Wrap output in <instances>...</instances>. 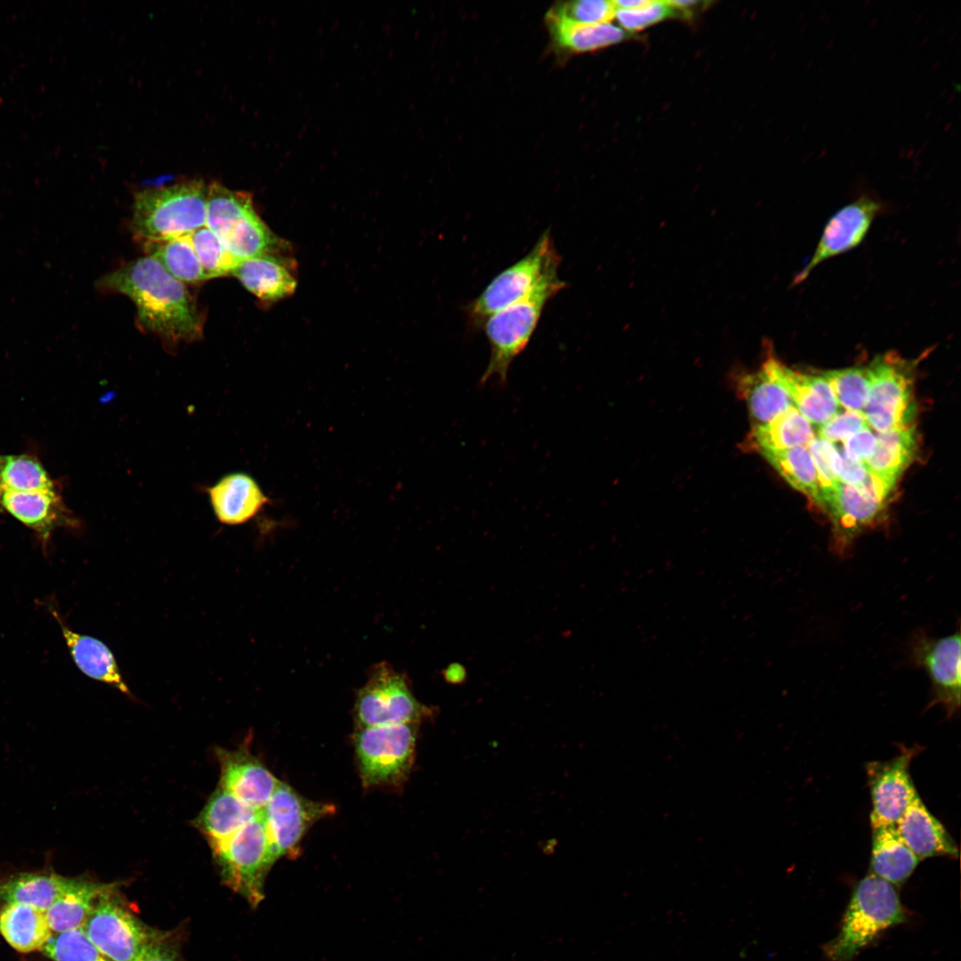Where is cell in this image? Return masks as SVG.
<instances>
[{"mask_svg": "<svg viewBox=\"0 0 961 961\" xmlns=\"http://www.w3.org/2000/svg\"><path fill=\"white\" fill-rule=\"evenodd\" d=\"M917 448V434L911 425L877 432L875 448L862 464L870 472L895 485L912 462Z\"/></svg>", "mask_w": 961, "mask_h": 961, "instance_id": "30", "label": "cell"}, {"mask_svg": "<svg viewBox=\"0 0 961 961\" xmlns=\"http://www.w3.org/2000/svg\"><path fill=\"white\" fill-rule=\"evenodd\" d=\"M46 605L61 627V634L77 668L85 675L130 695V690L109 648L99 639L70 629L55 604L50 602Z\"/></svg>", "mask_w": 961, "mask_h": 961, "instance_id": "22", "label": "cell"}, {"mask_svg": "<svg viewBox=\"0 0 961 961\" xmlns=\"http://www.w3.org/2000/svg\"><path fill=\"white\" fill-rule=\"evenodd\" d=\"M843 442L844 454L851 460L862 463L872 454L875 448L876 435L867 425Z\"/></svg>", "mask_w": 961, "mask_h": 961, "instance_id": "43", "label": "cell"}, {"mask_svg": "<svg viewBox=\"0 0 961 961\" xmlns=\"http://www.w3.org/2000/svg\"><path fill=\"white\" fill-rule=\"evenodd\" d=\"M206 198L200 180L142 190L134 196L132 232L144 245L190 234L206 226Z\"/></svg>", "mask_w": 961, "mask_h": 961, "instance_id": "2", "label": "cell"}, {"mask_svg": "<svg viewBox=\"0 0 961 961\" xmlns=\"http://www.w3.org/2000/svg\"><path fill=\"white\" fill-rule=\"evenodd\" d=\"M913 752H903L886 762L867 766L872 811L871 828L895 826L917 794L909 774Z\"/></svg>", "mask_w": 961, "mask_h": 961, "instance_id": "14", "label": "cell"}, {"mask_svg": "<svg viewBox=\"0 0 961 961\" xmlns=\"http://www.w3.org/2000/svg\"><path fill=\"white\" fill-rule=\"evenodd\" d=\"M812 424L795 408H790L771 421L754 426L751 441L760 452L807 447L815 438Z\"/></svg>", "mask_w": 961, "mask_h": 961, "instance_id": "32", "label": "cell"}, {"mask_svg": "<svg viewBox=\"0 0 961 961\" xmlns=\"http://www.w3.org/2000/svg\"><path fill=\"white\" fill-rule=\"evenodd\" d=\"M432 714L414 696L406 676L386 663L371 671L355 702L359 728L419 723Z\"/></svg>", "mask_w": 961, "mask_h": 961, "instance_id": "11", "label": "cell"}, {"mask_svg": "<svg viewBox=\"0 0 961 961\" xmlns=\"http://www.w3.org/2000/svg\"><path fill=\"white\" fill-rule=\"evenodd\" d=\"M442 674L448 683L456 685L464 682L467 677L465 667L458 662L449 664Z\"/></svg>", "mask_w": 961, "mask_h": 961, "instance_id": "46", "label": "cell"}, {"mask_svg": "<svg viewBox=\"0 0 961 961\" xmlns=\"http://www.w3.org/2000/svg\"><path fill=\"white\" fill-rule=\"evenodd\" d=\"M779 376L795 408L811 424L819 426L839 411L832 389L822 375L800 373L780 362Z\"/></svg>", "mask_w": 961, "mask_h": 961, "instance_id": "24", "label": "cell"}, {"mask_svg": "<svg viewBox=\"0 0 961 961\" xmlns=\"http://www.w3.org/2000/svg\"><path fill=\"white\" fill-rule=\"evenodd\" d=\"M285 250L241 261L231 275L262 301L270 303L287 297L295 290L297 281L294 275L295 263L282 254Z\"/></svg>", "mask_w": 961, "mask_h": 961, "instance_id": "20", "label": "cell"}, {"mask_svg": "<svg viewBox=\"0 0 961 961\" xmlns=\"http://www.w3.org/2000/svg\"><path fill=\"white\" fill-rule=\"evenodd\" d=\"M779 364L776 357L769 354L757 370L744 373L738 378V392L746 401L753 427L764 424L795 407L782 384Z\"/></svg>", "mask_w": 961, "mask_h": 961, "instance_id": "19", "label": "cell"}, {"mask_svg": "<svg viewBox=\"0 0 961 961\" xmlns=\"http://www.w3.org/2000/svg\"><path fill=\"white\" fill-rule=\"evenodd\" d=\"M815 464L822 495L830 490L839 481L836 472L839 462V449L833 443L820 437H815L807 446Z\"/></svg>", "mask_w": 961, "mask_h": 961, "instance_id": "41", "label": "cell"}, {"mask_svg": "<svg viewBox=\"0 0 961 961\" xmlns=\"http://www.w3.org/2000/svg\"><path fill=\"white\" fill-rule=\"evenodd\" d=\"M190 238L206 279L231 275L239 261L225 249L212 230L204 226L190 233Z\"/></svg>", "mask_w": 961, "mask_h": 961, "instance_id": "37", "label": "cell"}, {"mask_svg": "<svg viewBox=\"0 0 961 961\" xmlns=\"http://www.w3.org/2000/svg\"><path fill=\"white\" fill-rule=\"evenodd\" d=\"M0 505L32 529L47 549L52 532L60 527L74 528L77 521L53 489L11 490L0 489Z\"/></svg>", "mask_w": 961, "mask_h": 961, "instance_id": "17", "label": "cell"}, {"mask_svg": "<svg viewBox=\"0 0 961 961\" xmlns=\"http://www.w3.org/2000/svg\"><path fill=\"white\" fill-rule=\"evenodd\" d=\"M41 951L53 961H111L90 941L82 928L53 933Z\"/></svg>", "mask_w": 961, "mask_h": 961, "instance_id": "38", "label": "cell"}, {"mask_svg": "<svg viewBox=\"0 0 961 961\" xmlns=\"http://www.w3.org/2000/svg\"><path fill=\"white\" fill-rule=\"evenodd\" d=\"M334 811L333 805L306 799L281 782L262 809L273 860L291 854L307 829Z\"/></svg>", "mask_w": 961, "mask_h": 961, "instance_id": "13", "label": "cell"}, {"mask_svg": "<svg viewBox=\"0 0 961 961\" xmlns=\"http://www.w3.org/2000/svg\"><path fill=\"white\" fill-rule=\"evenodd\" d=\"M106 289L128 296L137 322L165 342H193L203 335V318L190 293L161 263L147 255L129 262L101 281Z\"/></svg>", "mask_w": 961, "mask_h": 961, "instance_id": "1", "label": "cell"}, {"mask_svg": "<svg viewBox=\"0 0 961 961\" xmlns=\"http://www.w3.org/2000/svg\"><path fill=\"white\" fill-rule=\"evenodd\" d=\"M144 246L149 256L157 260L181 282L195 284L206 280L190 234L147 244Z\"/></svg>", "mask_w": 961, "mask_h": 961, "instance_id": "34", "label": "cell"}, {"mask_svg": "<svg viewBox=\"0 0 961 961\" xmlns=\"http://www.w3.org/2000/svg\"><path fill=\"white\" fill-rule=\"evenodd\" d=\"M880 207L878 201L862 196L836 212L828 222L811 260L795 278L794 283L803 282L825 260L860 244Z\"/></svg>", "mask_w": 961, "mask_h": 961, "instance_id": "16", "label": "cell"}, {"mask_svg": "<svg viewBox=\"0 0 961 961\" xmlns=\"http://www.w3.org/2000/svg\"><path fill=\"white\" fill-rule=\"evenodd\" d=\"M134 961H177V956L174 948L162 938L145 947Z\"/></svg>", "mask_w": 961, "mask_h": 961, "instance_id": "45", "label": "cell"}, {"mask_svg": "<svg viewBox=\"0 0 961 961\" xmlns=\"http://www.w3.org/2000/svg\"><path fill=\"white\" fill-rule=\"evenodd\" d=\"M820 507L833 525V549L843 556L861 530L878 521L884 503L839 480L822 495Z\"/></svg>", "mask_w": 961, "mask_h": 961, "instance_id": "15", "label": "cell"}, {"mask_svg": "<svg viewBox=\"0 0 961 961\" xmlns=\"http://www.w3.org/2000/svg\"><path fill=\"white\" fill-rule=\"evenodd\" d=\"M546 21L554 43L562 50L573 52L602 49L623 42L632 35L611 22L581 24L549 12Z\"/></svg>", "mask_w": 961, "mask_h": 961, "instance_id": "31", "label": "cell"}, {"mask_svg": "<svg viewBox=\"0 0 961 961\" xmlns=\"http://www.w3.org/2000/svg\"><path fill=\"white\" fill-rule=\"evenodd\" d=\"M208 494L216 518L227 525L248 521L270 503L257 481L245 472L223 476Z\"/></svg>", "mask_w": 961, "mask_h": 961, "instance_id": "23", "label": "cell"}, {"mask_svg": "<svg viewBox=\"0 0 961 961\" xmlns=\"http://www.w3.org/2000/svg\"><path fill=\"white\" fill-rule=\"evenodd\" d=\"M69 880L52 871L10 875L0 879V904L20 903L45 912L65 890Z\"/></svg>", "mask_w": 961, "mask_h": 961, "instance_id": "28", "label": "cell"}, {"mask_svg": "<svg viewBox=\"0 0 961 961\" xmlns=\"http://www.w3.org/2000/svg\"><path fill=\"white\" fill-rule=\"evenodd\" d=\"M110 884L83 877H69L65 890L44 912L52 933L83 928L96 898Z\"/></svg>", "mask_w": 961, "mask_h": 961, "instance_id": "26", "label": "cell"}, {"mask_svg": "<svg viewBox=\"0 0 961 961\" xmlns=\"http://www.w3.org/2000/svg\"><path fill=\"white\" fill-rule=\"evenodd\" d=\"M779 475L795 489L821 505L818 472L807 447L760 452Z\"/></svg>", "mask_w": 961, "mask_h": 961, "instance_id": "33", "label": "cell"}, {"mask_svg": "<svg viewBox=\"0 0 961 961\" xmlns=\"http://www.w3.org/2000/svg\"><path fill=\"white\" fill-rule=\"evenodd\" d=\"M906 921L891 883L869 874L858 882L837 935L824 946L831 961H850L883 931Z\"/></svg>", "mask_w": 961, "mask_h": 961, "instance_id": "3", "label": "cell"}, {"mask_svg": "<svg viewBox=\"0 0 961 961\" xmlns=\"http://www.w3.org/2000/svg\"><path fill=\"white\" fill-rule=\"evenodd\" d=\"M915 363L888 352L868 365L870 387L861 412L868 426L884 432L911 425Z\"/></svg>", "mask_w": 961, "mask_h": 961, "instance_id": "9", "label": "cell"}, {"mask_svg": "<svg viewBox=\"0 0 961 961\" xmlns=\"http://www.w3.org/2000/svg\"><path fill=\"white\" fill-rule=\"evenodd\" d=\"M561 258L550 230H545L532 249L498 273L466 306L470 323L481 327L494 313L521 301L540 284L558 277Z\"/></svg>", "mask_w": 961, "mask_h": 961, "instance_id": "6", "label": "cell"}, {"mask_svg": "<svg viewBox=\"0 0 961 961\" xmlns=\"http://www.w3.org/2000/svg\"><path fill=\"white\" fill-rule=\"evenodd\" d=\"M895 828L904 844L920 860L935 856L958 857L955 841L941 822L930 812L918 793L895 824Z\"/></svg>", "mask_w": 961, "mask_h": 961, "instance_id": "21", "label": "cell"}, {"mask_svg": "<svg viewBox=\"0 0 961 961\" xmlns=\"http://www.w3.org/2000/svg\"><path fill=\"white\" fill-rule=\"evenodd\" d=\"M0 489H53L54 485L36 457L28 455H0Z\"/></svg>", "mask_w": 961, "mask_h": 961, "instance_id": "35", "label": "cell"}, {"mask_svg": "<svg viewBox=\"0 0 961 961\" xmlns=\"http://www.w3.org/2000/svg\"><path fill=\"white\" fill-rule=\"evenodd\" d=\"M0 933L21 953L41 951L53 934L44 911L20 903L0 907Z\"/></svg>", "mask_w": 961, "mask_h": 961, "instance_id": "29", "label": "cell"}, {"mask_svg": "<svg viewBox=\"0 0 961 961\" xmlns=\"http://www.w3.org/2000/svg\"><path fill=\"white\" fill-rule=\"evenodd\" d=\"M220 787L256 810H262L281 783L246 750L219 748Z\"/></svg>", "mask_w": 961, "mask_h": 961, "instance_id": "18", "label": "cell"}, {"mask_svg": "<svg viewBox=\"0 0 961 961\" xmlns=\"http://www.w3.org/2000/svg\"><path fill=\"white\" fill-rule=\"evenodd\" d=\"M911 663L924 669L933 687L931 705H941L953 715L960 706V631L935 638L924 631L915 633L909 642Z\"/></svg>", "mask_w": 961, "mask_h": 961, "instance_id": "12", "label": "cell"}, {"mask_svg": "<svg viewBox=\"0 0 961 961\" xmlns=\"http://www.w3.org/2000/svg\"><path fill=\"white\" fill-rule=\"evenodd\" d=\"M839 455L836 472L838 480L858 489L866 479L868 471L861 462L849 459L843 450H839Z\"/></svg>", "mask_w": 961, "mask_h": 961, "instance_id": "44", "label": "cell"}, {"mask_svg": "<svg viewBox=\"0 0 961 961\" xmlns=\"http://www.w3.org/2000/svg\"><path fill=\"white\" fill-rule=\"evenodd\" d=\"M418 723L359 728L355 750L363 784L392 785L403 780L413 764Z\"/></svg>", "mask_w": 961, "mask_h": 961, "instance_id": "10", "label": "cell"}, {"mask_svg": "<svg viewBox=\"0 0 961 961\" xmlns=\"http://www.w3.org/2000/svg\"><path fill=\"white\" fill-rule=\"evenodd\" d=\"M867 425L861 413L845 409L819 425V437L831 443L844 441Z\"/></svg>", "mask_w": 961, "mask_h": 961, "instance_id": "42", "label": "cell"}, {"mask_svg": "<svg viewBox=\"0 0 961 961\" xmlns=\"http://www.w3.org/2000/svg\"><path fill=\"white\" fill-rule=\"evenodd\" d=\"M682 18L668 1H651L633 10H616L615 19L619 27L629 34L641 31L660 21Z\"/></svg>", "mask_w": 961, "mask_h": 961, "instance_id": "39", "label": "cell"}, {"mask_svg": "<svg viewBox=\"0 0 961 961\" xmlns=\"http://www.w3.org/2000/svg\"><path fill=\"white\" fill-rule=\"evenodd\" d=\"M568 284L559 277L540 284L521 301L494 313L482 327L490 347L487 367L480 384L497 377L506 382L509 367L528 345L549 300Z\"/></svg>", "mask_w": 961, "mask_h": 961, "instance_id": "5", "label": "cell"}, {"mask_svg": "<svg viewBox=\"0 0 961 961\" xmlns=\"http://www.w3.org/2000/svg\"><path fill=\"white\" fill-rule=\"evenodd\" d=\"M549 13L581 24H602L615 19L613 1L579 0L561 4Z\"/></svg>", "mask_w": 961, "mask_h": 961, "instance_id": "40", "label": "cell"}, {"mask_svg": "<svg viewBox=\"0 0 961 961\" xmlns=\"http://www.w3.org/2000/svg\"><path fill=\"white\" fill-rule=\"evenodd\" d=\"M206 226L239 262L286 249L256 213L249 193L216 182L207 185Z\"/></svg>", "mask_w": 961, "mask_h": 961, "instance_id": "4", "label": "cell"}, {"mask_svg": "<svg viewBox=\"0 0 961 961\" xmlns=\"http://www.w3.org/2000/svg\"><path fill=\"white\" fill-rule=\"evenodd\" d=\"M260 811L219 787L197 819V826L214 850L254 819Z\"/></svg>", "mask_w": 961, "mask_h": 961, "instance_id": "25", "label": "cell"}, {"mask_svg": "<svg viewBox=\"0 0 961 961\" xmlns=\"http://www.w3.org/2000/svg\"><path fill=\"white\" fill-rule=\"evenodd\" d=\"M821 375L829 384L838 405L846 410L862 412L870 387L868 366L825 371Z\"/></svg>", "mask_w": 961, "mask_h": 961, "instance_id": "36", "label": "cell"}, {"mask_svg": "<svg viewBox=\"0 0 961 961\" xmlns=\"http://www.w3.org/2000/svg\"><path fill=\"white\" fill-rule=\"evenodd\" d=\"M919 861L904 844L895 826L872 828L870 874L893 885L902 884Z\"/></svg>", "mask_w": 961, "mask_h": 961, "instance_id": "27", "label": "cell"}, {"mask_svg": "<svg viewBox=\"0 0 961 961\" xmlns=\"http://www.w3.org/2000/svg\"><path fill=\"white\" fill-rule=\"evenodd\" d=\"M213 853L222 880L252 905L263 899V884L273 860L262 810Z\"/></svg>", "mask_w": 961, "mask_h": 961, "instance_id": "8", "label": "cell"}, {"mask_svg": "<svg viewBox=\"0 0 961 961\" xmlns=\"http://www.w3.org/2000/svg\"><path fill=\"white\" fill-rule=\"evenodd\" d=\"M111 884L96 898L83 926L90 941L111 961H134L142 949L164 934L144 925L117 894Z\"/></svg>", "mask_w": 961, "mask_h": 961, "instance_id": "7", "label": "cell"}]
</instances>
